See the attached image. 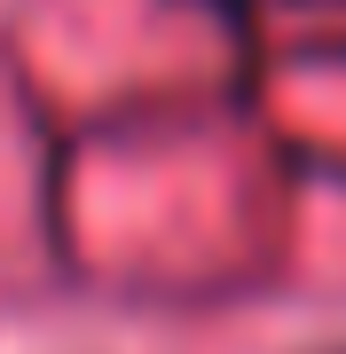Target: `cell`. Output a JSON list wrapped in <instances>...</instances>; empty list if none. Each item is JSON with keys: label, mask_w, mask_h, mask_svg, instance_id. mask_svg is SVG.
Wrapping results in <instances>:
<instances>
[{"label": "cell", "mask_w": 346, "mask_h": 354, "mask_svg": "<svg viewBox=\"0 0 346 354\" xmlns=\"http://www.w3.org/2000/svg\"><path fill=\"white\" fill-rule=\"evenodd\" d=\"M283 8H331V0H283Z\"/></svg>", "instance_id": "6da1fadb"}]
</instances>
